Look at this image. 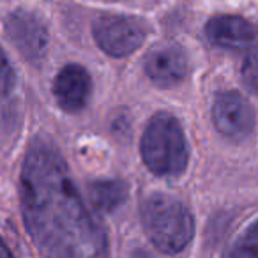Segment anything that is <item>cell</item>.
Masks as SVG:
<instances>
[{"label": "cell", "instance_id": "cell-6", "mask_svg": "<svg viewBox=\"0 0 258 258\" xmlns=\"http://www.w3.org/2000/svg\"><path fill=\"white\" fill-rule=\"evenodd\" d=\"M6 32L20 53L30 62H37L44 57L48 48V32L41 20L32 13L16 11L9 15L6 20Z\"/></svg>", "mask_w": 258, "mask_h": 258}, {"label": "cell", "instance_id": "cell-7", "mask_svg": "<svg viewBox=\"0 0 258 258\" xmlns=\"http://www.w3.org/2000/svg\"><path fill=\"white\" fill-rule=\"evenodd\" d=\"M145 73L158 87H173L186 76L187 57L175 44L158 46L145 58Z\"/></svg>", "mask_w": 258, "mask_h": 258}, {"label": "cell", "instance_id": "cell-12", "mask_svg": "<svg viewBox=\"0 0 258 258\" xmlns=\"http://www.w3.org/2000/svg\"><path fill=\"white\" fill-rule=\"evenodd\" d=\"M242 82L251 90H258V46H251L242 64Z\"/></svg>", "mask_w": 258, "mask_h": 258}, {"label": "cell", "instance_id": "cell-4", "mask_svg": "<svg viewBox=\"0 0 258 258\" xmlns=\"http://www.w3.org/2000/svg\"><path fill=\"white\" fill-rule=\"evenodd\" d=\"M94 37L108 55L125 57L144 43L145 32L135 18L106 15L94 23Z\"/></svg>", "mask_w": 258, "mask_h": 258}, {"label": "cell", "instance_id": "cell-8", "mask_svg": "<svg viewBox=\"0 0 258 258\" xmlns=\"http://www.w3.org/2000/svg\"><path fill=\"white\" fill-rule=\"evenodd\" d=\"M92 82L85 68L69 64L57 75L53 83V94L57 103L66 111H80L89 103Z\"/></svg>", "mask_w": 258, "mask_h": 258}, {"label": "cell", "instance_id": "cell-2", "mask_svg": "<svg viewBox=\"0 0 258 258\" xmlns=\"http://www.w3.org/2000/svg\"><path fill=\"white\" fill-rule=\"evenodd\" d=\"M142 223L161 253H179L193 239V218L187 207L168 195H152L142 205Z\"/></svg>", "mask_w": 258, "mask_h": 258}, {"label": "cell", "instance_id": "cell-13", "mask_svg": "<svg viewBox=\"0 0 258 258\" xmlns=\"http://www.w3.org/2000/svg\"><path fill=\"white\" fill-rule=\"evenodd\" d=\"M16 85V75L15 69L11 68L4 50L0 48V97H6L13 92Z\"/></svg>", "mask_w": 258, "mask_h": 258}, {"label": "cell", "instance_id": "cell-14", "mask_svg": "<svg viewBox=\"0 0 258 258\" xmlns=\"http://www.w3.org/2000/svg\"><path fill=\"white\" fill-rule=\"evenodd\" d=\"M11 249L4 244V240L0 239V256H11Z\"/></svg>", "mask_w": 258, "mask_h": 258}, {"label": "cell", "instance_id": "cell-3", "mask_svg": "<svg viewBox=\"0 0 258 258\" xmlns=\"http://www.w3.org/2000/svg\"><path fill=\"white\" fill-rule=\"evenodd\" d=\"M142 158L159 177H175L186 170L189 158L186 137L173 115L158 113L151 118L142 137Z\"/></svg>", "mask_w": 258, "mask_h": 258}, {"label": "cell", "instance_id": "cell-5", "mask_svg": "<svg viewBox=\"0 0 258 258\" xmlns=\"http://www.w3.org/2000/svg\"><path fill=\"white\" fill-rule=\"evenodd\" d=\"M212 117L219 133L230 140H244L253 131V108L237 92L219 94L214 103Z\"/></svg>", "mask_w": 258, "mask_h": 258}, {"label": "cell", "instance_id": "cell-10", "mask_svg": "<svg viewBox=\"0 0 258 258\" xmlns=\"http://www.w3.org/2000/svg\"><path fill=\"white\" fill-rule=\"evenodd\" d=\"M90 202L101 212H113L127 200V186L120 180H99L89 189Z\"/></svg>", "mask_w": 258, "mask_h": 258}, {"label": "cell", "instance_id": "cell-9", "mask_svg": "<svg viewBox=\"0 0 258 258\" xmlns=\"http://www.w3.org/2000/svg\"><path fill=\"white\" fill-rule=\"evenodd\" d=\"M256 27L239 16H216L205 27L209 41L221 48L246 50L256 41Z\"/></svg>", "mask_w": 258, "mask_h": 258}, {"label": "cell", "instance_id": "cell-1", "mask_svg": "<svg viewBox=\"0 0 258 258\" xmlns=\"http://www.w3.org/2000/svg\"><path fill=\"white\" fill-rule=\"evenodd\" d=\"M22 211L30 237L48 256L87 258L108 253V239L85 207L64 158L37 138L23 163Z\"/></svg>", "mask_w": 258, "mask_h": 258}, {"label": "cell", "instance_id": "cell-11", "mask_svg": "<svg viewBox=\"0 0 258 258\" xmlns=\"http://www.w3.org/2000/svg\"><path fill=\"white\" fill-rule=\"evenodd\" d=\"M230 256H247L258 258V221L240 237L235 246L228 251Z\"/></svg>", "mask_w": 258, "mask_h": 258}]
</instances>
